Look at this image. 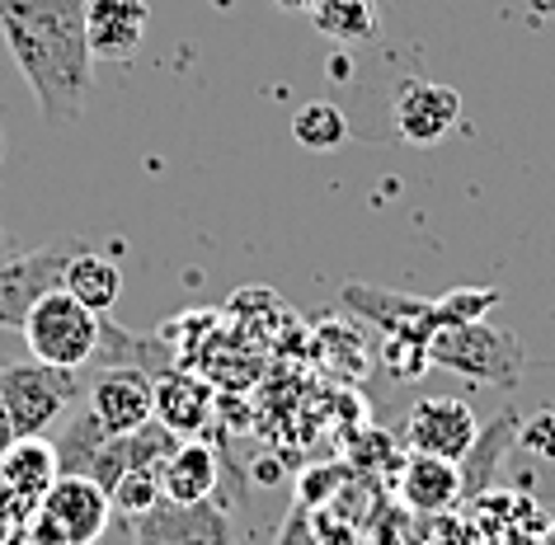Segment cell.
Segmentation results:
<instances>
[{
    "instance_id": "cell-14",
    "label": "cell",
    "mask_w": 555,
    "mask_h": 545,
    "mask_svg": "<svg viewBox=\"0 0 555 545\" xmlns=\"http://www.w3.org/2000/svg\"><path fill=\"white\" fill-rule=\"evenodd\" d=\"M221 452L212 442L184 438L160 466V494L170 503H203L221 489Z\"/></svg>"
},
{
    "instance_id": "cell-19",
    "label": "cell",
    "mask_w": 555,
    "mask_h": 545,
    "mask_svg": "<svg viewBox=\"0 0 555 545\" xmlns=\"http://www.w3.org/2000/svg\"><path fill=\"white\" fill-rule=\"evenodd\" d=\"M315 29L330 34L335 43H367L382 29V10L377 0H321L311 10Z\"/></svg>"
},
{
    "instance_id": "cell-12",
    "label": "cell",
    "mask_w": 555,
    "mask_h": 545,
    "mask_svg": "<svg viewBox=\"0 0 555 545\" xmlns=\"http://www.w3.org/2000/svg\"><path fill=\"white\" fill-rule=\"evenodd\" d=\"M456 118H462V94L452 86H434V80H414L396 94V128L414 146H434L442 142Z\"/></svg>"
},
{
    "instance_id": "cell-17",
    "label": "cell",
    "mask_w": 555,
    "mask_h": 545,
    "mask_svg": "<svg viewBox=\"0 0 555 545\" xmlns=\"http://www.w3.org/2000/svg\"><path fill=\"white\" fill-rule=\"evenodd\" d=\"M80 306H90L94 315H108L122 297V269L114 259H104L100 249H80L72 259V269H66V283H62Z\"/></svg>"
},
{
    "instance_id": "cell-25",
    "label": "cell",
    "mask_w": 555,
    "mask_h": 545,
    "mask_svg": "<svg viewBox=\"0 0 555 545\" xmlns=\"http://www.w3.org/2000/svg\"><path fill=\"white\" fill-rule=\"evenodd\" d=\"M20 522H24V512H20L5 494H0V545H10V536L20 531Z\"/></svg>"
},
{
    "instance_id": "cell-4",
    "label": "cell",
    "mask_w": 555,
    "mask_h": 545,
    "mask_svg": "<svg viewBox=\"0 0 555 545\" xmlns=\"http://www.w3.org/2000/svg\"><path fill=\"white\" fill-rule=\"evenodd\" d=\"M20 334H24V343H29V358L80 372V367H90V362L100 358L104 315H94L90 306H80L66 287H57V291H48V297L34 306Z\"/></svg>"
},
{
    "instance_id": "cell-23",
    "label": "cell",
    "mask_w": 555,
    "mask_h": 545,
    "mask_svg": "<svg viewBox=\"0 0 555 545\" xmlns=\"http://www.w3.org/2000/svg\"><path fill=\"white\" fill-rule=\"evenodd\" d=\"M386 367L400 376H424L434 362H428V343L424 339H386Z\"/></svg>"
},
{
    "instance_id": "cell-2",
    "label": "cell",
    "mask_w": 555,
    "mask_h": 545,
    "mask_svg": "<svg viewBox=\"0 0 555 545\" xmlns=\"http://www.w3.org/2000/svg\"><path fill=\"white\" fill-rule=\"evenodd\" d=\"M80 400H86V381L72 367H52L38 358L0 367V404H5L15 438H48Z\"/></svg>"
},
{
    "instance_id": "cell-28",
    "label": "cell",
    "mask_w": 555,
    "mask_h": 545,
    "mask_svg": "<svg viewBox=\"0 0 555 545\" xmlns=\"http://www.w3.org/2000/svg\"><path fill=\"white\" fill-rule=\"evenodd\" d=\"M10 442H15V428H10V414H5V404H0V456H5Z\"/></svg>"
},
{
    "instance_id": "cell-3",
    "label": "cell",
    "mask_w": 555,
    "mask_h": 545,
    "mask_svg": "<svg viewBox=\"0 0 555 545\" xmlns=\"http://www.w3.org/2000/svg\"><path fill=\"white\" fill-rule=\"evenodd\" d=\"M428 362L448 367V372H462L470 381L518 390L527 358L513 334L485 325V320H466V325H438L428 334Z\"/></svg>"
},
{
    "instance_id": "cell-10",
    "label": "cell",
    "mask_w": 555,
    "mask_h": 545,
    "mask_svg": "<svg viewBox=\"0 0 555 545\" xmlns=\"http://www.w3.org/2000/svg\"><path fill=\"white\" fill-rule=\"evenodd\" d=\"M151 29L146 0H86V38L94 62H128L142 52Z\"/></svg>"
},
{
    "instance_id": "cell-21",
    "label": "cell",
    "mask_w": 555,
    "mask_h": 545,
    "mask_svg": "<svg viewBox=\"0 0 555 545\" xmlns=\"http://www.w3.org/2000/svg\"><path fill=\"white\" fill-rule=\"evenodd\" d=\"M108 498H114V512H122L132 522V517H142L146 508H156L165 498L160 494V470L156 466H128L118 475V484L108 489Z\"/></svg>"
},
{
    "instance_id": "cell-15",
    "label": "cell",
    "mask_w": 555,
    "mask_h": 545,
    "mask_svg": "<svg viewBox=\"0 0 555 545\" xmlns=\"http://www.w3.org/2000/svg\"><path fill=\"white\" fill-rule=\"evenodd\" d=\"M212 404H217L212 386L198 381L193 372L170 367L156 376V418L175 438H198L207 428V418H212Z\"/></svg>"
},
{
    "instance_id": "cell-18",
    "label": "cell",
    "mask_w": 555,
    "mask_h": 545,
    "mask_svg": "<svg viewBox=\"0 0 555 545\" xmlns=\"http://www.w3.org/2000/svg\"><path fill=\"white\" fill-rule=\"evenodd\" d=\"M108 442V428L90 414V404L80 400L72 414H66V428L52 438V452H57V470L62 475H90L100 446Z\"/></svg>"
},
{
    "instance_id": "cell-11",
    "label": "cell",
    "mask_w": 555,
    "mask_h": 545,
    "mask_svg": "<svg viewBox=\"0 0 555 545\" xmlns=\"http://www.w3.org/2000/svg\"><path fill=\"white\" fill-rule=\"evenodd\" d=\"M57 452H52L48 438H15L0 456V494L29 517L48 489L57 484Z\"/></svg>"
},
{
    "instance_id": "cell-22",
    "label": "cell",
    "mask_w": 555,
    "mask_h": 545,
    "mask_svg": "<svg viewBox=\"0 0 555 545\" xmlns=\"http://www.w3.org/2000/svg\"><path fill=\"white\" fill-rule=\"evenodd\" d=\"M434 306H438V325H466V320H485V311H494L499 287H462Z\"/></svg>"
},
{
    "instance_id": "cell-24",
    "label": "cell",
    "mask_w": 555,
    "mask_h": 545,
    "mask_svg": "<svg viewBox=\"0 0 555 545\" xmlns=\"http://www.w3.org/2000/svg\"><path fill=\"white\" fill-rule=\"evenodd\" d=\"M273 545H325V536L315 531V517L307 503H297L293 512H287V522L278 527V541Z\"/></svg>"
},
{
    "instance_id": "cell-5",
    "label": "cell",
    "mask_w": 555,
    "mask_h": 545,
    "mask_svg": "<svg viewBox=\"0 0 555 545\" xmlns=\"http://www.w3.org/2000/svg\"><path fill=\"white\" fill-rule=\"evenodd\" d=\"M80 249H90V241L57 235V241L38 249H20L10 263H0V329H24L34 306L66 283V269H72Z\"/></svg>"
},
{
    "instance_id": "cell-8",
    "label": "cell",
    "mask_w": 555,
    "mask_h": 545,
    "mask_svg": "<svg viewBox=\"0 0 555 545\" xmlns=\"http://www.w3.org/2000/svg\"><path fill=\"white\" fill-rule=\"evenodd\" d=\"M476 438H480V418L456 395H424V400H414V410L405 414V446L410 452L466 460L476 452Z\"/></svg>"
},
{
    "instance_id": "cell-26",
    "label": "cell",
    "mask_w": 555,
    "mask_h": 545,
    "mask_svg": "<svg viewBox=\"0 0 555 545\" xmlns=\"http://www.w3.org/2000/svg\"><path fill=\"white\" fill-rule=\"evenodd\" d=\"M278 10H287V15H311L315 5H321V0H273Z\"/></svg>"
},
{
    "instance_id": "cell-1",
    "label": "cell",
    "mask_w": 555,
    "mask_h": 545,
    "mask_svg": "<svg viewBox=\"0 0 555 545\" xmlns=\"http://www.w3.org/2000/svg\"><path fill=\"white\" fill-rule=\"evenodd\" d=\"M0 38L48 128H72L94 90L86 0H0Z\"/></svg>"
},
{
    "instance_id": "cell-13",
    "label": "cell",
    "mask_w": 555,
    "mask_h": 545,
    "mask_svg": "<svg viewBox=\"0 0 555 545\" xmlns=\"http://www.w3.org/2000/svg\"><path fill=\"white\" fill-rule=\"evenodd\" d=\"M344 306L358 315H367L372 325L386 329V339H424L438 329V306L420 297H400V291L382 287H344Z\"/></svg>"
},
{
    "instance_id": "cell-6",
    "label": "cell",
    "mask_w": 555,
    "mask_h": 545,
    "mask_svg": "<svg viewBox=\"0 0 555 545\" xmlns=\"http://www.w3.org/2000/svg\"><path fill=\"white\" fill-rule=\"evenodd\" d=\"M132 545H241L231 503L217 494L203 503H170L160 498L156 508L132 517Z\"/></svg>"
},
{
    "instance_id": "cell-7",
    "label": "cell",
    "mask_w": 555,
    "mask_h": 545,
    "mask_svg": "<svg viewBox=\"0 0 555 545\" xmlns=\"http://www.w3.org/2000/svg\"><path fill=\"white\" fill-rule=\"evenodd\" d=\"M38 517L57 531L62 545H100L114 522V498L90 475H57V484L38 503Z\"/></svg>"
},
{
    "instance_id": "cell-9",
    "label": "cell",
    "mask_w": 555,
    "mask_h": 545,
    "mask_svg": "<svg viewBox=\"0 0 555 545\" xmlns=\"http://www.w3.org/2000/svg\"><path fill=\"white\" fill-rule=\"evenodd\" d=\"M86 404L108 432H132L156 418V376L137 362H114L86 381Z\"/></svg>"
},
{
    "instance_id": "cell-30",
    "label": "cell",
    "mask_w": 555,
    "mask_h": 545,
    "mask_svg": "<svg viewBox=\"0 0 555 545\" xmlns=\"http://www.w3.org/2000/svg\"><path fill=\"white\" fill-rule=\"evenodd\" d=\"M0 142H5V137H0Z\"/></svg>"
},
{
    "instance_id": "cell-27",
    "label": "cell",
    "mask_w": 555,
    "mask_h": 545,
    "mask_svg": "<svg viewBox=\"0 0 555 545\" xmlns=\"http://www.w3.org/2000/svg\"><path fill=\"white\" fill-rule=\"evenodd\" d=\"M15 255H20V241H15L10 231H0V263H10Z\"/></svg>"
},
{
    "instance_id": "cell-29",
    "label": "cell",
    "mask_w": 555,
    "mask_h": 545,
    "mask_svg": "<svg viewBox=\"0 0 555 545\" xmlns=\"http://www.w3.org/2000/svg\"><path fill=\"white\" fill-rule=\"evenodd\" d=\"M10 545H43V541H38V536H34V531H29V527H24V522H20V531H15V536H10Z\"/></svg>"
},
{
    "instance_id": "cell-20",
    "label": "cell",
    "mask_w": 555,
    "mask_h": 545,
    "mask_svg": "<svg viewBox=\"0 0 555 545\" xmlns=\"http://www.w3.org/2000/svg\"><path fill=\"white\" fill-rule=\"evenodd\" d=\"M293 137H297V146H307V151H335L349 142V118L330 100H311L293 114Z\"/></svg>"
},
{
    "instance_id": "cell-16",
    "label": "cell",
    "mask_w": 555,
    "mask_h": 545,
    "mask_svg": "<svg viewBox=\"0 0 555 545\" xmlns=\"http://www.w3.org/2000/svg\"><path fill=\"white\" fill-rule=\"evenodd\" d=\"M462 460H442V456H424V452H410L405 470H400V494L414 512H442L462 498Z\"/></svg>"
}]
</instances>
